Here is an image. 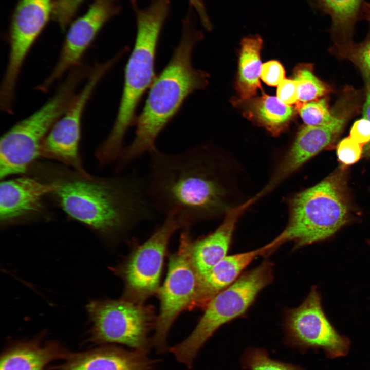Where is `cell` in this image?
<instances>
[{
	"mask_svg": "<svg viewBox=\"0 0 370 370\" xmlns=\"http://www.w3.org/2000/svg\"><path fill=\"white\" fill-rule=\"evenodd\" d=\"M361 19L370 22V3L364 2L362 9Z\"/></svg>",
	"mask_w": 370,
	"mask_h": 370,
	"instance_id": "obj_34",
	"label": "cell"
},
{
	"mask_svg": "<svg viewBox=\"0 0 370 370\" xmlns=\"http://www.w3.org/2000/svg\"><path fill=\"white\" fill-rule=\"evenodd\" d=\"M183 230L178 250L170 257L165 281L157 292L160 311L152 342L159 352L167 349L170 328L181 312L190 310L197 289L199 276L190 255V228Z\"/></svg>",
	"mask_w": 370,
	"mask_h": 370,
	"instance_id": "obj_10",
	"label": "cell"
},
{
	"mask_svg": "<svg viewBox=\"0 0 370 370\" xmlns=\"http://www.w3.org/2000/svg\"><path fill=\"white\" fill-rule=\"evenodd\" d=\"M279 246L273 239L256 249L225 256L207 273L199 277L196 295L190 309L205 308L214 296L235 282L255 258L271 253Z\"/></svg>",
	"mask_w": 370,
	"mask_h": 370,
	"instance_id": "obj_19",
	"label": "cell"
},
{
	"mask_svg": "<svg viewBox=\"0 0 370 370\" xmlns=\"http://www.w3.org/2000/svg\"><path fill=\"white\" fill-rule=\"evenodd\" d=\"M260 77L269 86H278L285 79L284 69L276 61H268L262 65Z\"/></svg>",
	"mask_w": 370,
	"mask_h": 370,
	"instance_id": "obj_29",
	"label": "cell"
},
{
	"mask_svg": "<svg viewBox=\"0 0 370 370\" xmlns=\"http://www.w3.org/2000/svg\"><path fill=\"white\" fill-rule=\"evenodd\" d=\"M191 4L193 6H196L198 5L200 2L201 0H189Z\"/></svg>",
	"mask_w": 370,
	"mask_h": 370,
	"instance_id": "obj_35",
	"label": "cell"
},
{
	"mask_svg": "<svg viewBox=\"0 0 370 370\" xmlns=\"http://www.w3.org/2000/svg\"><path fill=\"white\" fill-rule=\"evenodd\" d=\"M356 59L362 68L370 73V38L357 49Z\"/></svg>",
	"mask_w": 370,
	"mask_h": 370,
	"instance_id": "obj_32",
	"label": "cell"
},
{
	"mask_svg": "<svg viewBox=\"0 0 370 370\" xmlns=\"http://www.w3.org/2000/svg\"><path fill=\"white\" fill-rule=\"evenodd\" d=\"M344 123L343 118L335 117L327 124L306 125L301 128L271 179L257 194L258 197L271 191L306 161L331 143L342 129Z\"/></svg>",
	"mask_w": 370,
	"mask_h": 370,
	"instance_id": "obj_15",
	"label": "cell"
},
{
	"mask_svg": "<svg viewBox=\"0 0 370 370\" xmlns=\"http://www.w3.org/2000/svg\"><path fill=\"white\" fill-rule=\"evenodd\" d=\"M53 0H20L9 32V51L0 93L15 96L21 71L32 46L52 16Z\"/></svg>",
	"mask_w": 370,
	"mask_h": 370,
	"instance_id": "obj_13",
	"label": "cell"
},
{
	"mask_svg": "<svg viewBox=\"0 0 370 370\" xmlns=\"http://www.w3.org/2000/svg\"><path fill=\"white\" fill-rule=\"evenodd\" d=\"M69 352L57 342L41 338L17 342L2 354L0 370H44L50 362L65 359Z\"/></svg>",
	"mask_w": 370,
	"mask_h": 370,
	"instance_id": "obj_20",
	"label": "cell"
},
{
	"mask_svg": "<svg viewBox=\"0 0 370 370\" xmlns=\"http://www.w3.org/2000/svg\"><path fill=\"white\" fill-rule=\"evenodd\" d=\"M149 155L146 193L157 214L175 215L184 229L225 214L231 208L207 147L196 146L170 153L156 147Z\"/></svg>",
	"mask_w": 370,
	"mask_h": 370,
	"instance_id": "obj_1",
	"label": "cell"
},
{
	"mask_svg": "<svg viewBox=\"0 0 370 370\" xmlns=\"http://www.w3.org/2000/svg\"><path fill=\"white\" fill-rule=\"evenodd\" d=\"M273 278V264L265 260L214 296L205 308L193 331L169 349L176 360L191 368L206 342L225 324L244 315Z\"/></svg>",
	"mask_w": 370,
	"mask_h": 370,
	"instance_id": "obj_7",
	"label": "cell"
},
{
	"mask_svg": "<svg viewBox=\"0 0 370 370\" xmlns=\"http://www.w3.org/2000/svg\"><path fill=\"white\" fill-rule=\"evenodd\" d=\"M255 197L231 207L221 224L213 232L197 239L191 237L190 255L199 277L207 273L227 256L238 219L255 201Z\"/></svg>",
	"mask_w": 370,
	"mask_h": 370,
	"instance_id": "obj_18",
	"label": "cell"
},
{
	"mask_svg": "<svg viewBox=\"0 0 370 370\" xmlns=\"http://www.w3.org/2000/svg\"><path fill=\"white\" fill-rule=\"evenodd\" d=\"M244 114L248 119L278 135L287 126L293 114L292 106L278 97L264 95L247 102Z\"/></svg>",
	"mask_w": 370,
	"mask_h": 370,
	"instance_id": "obj_22",
	"label": "cell"
},
{
	"mask_svg": "<svg viewBox=\"0 0 370 370\" xmlns=\"http://www.w3.org/2000/svg\"><path fill=\"white\" fill-rule=\"evenodd\" d=\"M363 146L353 140L349 136L342 139L337 146L338 160L344 165L355 163L360 159L363 153Z\"/></svg>",
	"mask_w": 370,
	"mask_h": 370,
	"instance_id": "obj_28",
	"label": "cell"
},
{
	"mask_svg": "<svg viewBox=\"0 0 370 370\" xmlns=\"http://www.w3.org/2000/svg\"><path fill=\"white\" fill-rule=\"evenodd\" d=\"M297 107L301 117L307 125L327 124L335 118L328 110L324 99L299 104Z\"/></svg>",
	"mask_w": 370,
	"mask_h": 370,
	"instance_id": "obj_26",
	"label": "cell"
},
{
	"mask_svg": "<svg viewBox=\"0 0 370 370\" xmlns=\"http://www.w3.org/2000/svg\"><path fill=\"white\" fill-rule=\"evenodd\" d=\"M119 10L117 0H95L87 11L71 25L52 70L36 90L46 92L65 74L81 64L100 30Z\"/></svg>",
	"mask_w": 370,
	"mask_h": 370,
	"instance_id": "obj_14",
	"label": "cell"
},
{
	"mask_svg": "<svg viewBox=\"0 0 370 370\" xmlns=\"http://www.w3.org/2000/svg\"><path fill=\"white\" fill-rule=\"evenodd\" d=\"M284 328L287 343L303 350L321 349L333 359L345 356L350 349V340L336 330L324 312L316 286L300 305L287 310Z\"/></svg>",
	"mask_w": 370,
	"mask_h": 370,
	"instance_id": "obj_11",
	"label": "cell"
},
{
	"mask_svg": "<svg viewBox=\"0 0 370 370\" xmlns=\"http://www.w3.org/2000/svg\"><path fill=\"white\" fill-rule=\"evenodd\" d=\"M243 367L248 370H304L299 366L271 359L260 348L247 349L242 358Z\"/></svg>",
	"mask_w": 370,
	"mask_h": 370,
	"instance_id": "obj_25",
	"label": "cell"
},
{
	"mask_svg": "<svg viewBox=\"0 0 370 370\" xmlns=\"http://www.w3.org/2000/svg\"><path fill=\"white\" fill-rule=\"evenodd\" d=\"M52 180V193L70 217L103 236L116 238L157 214L146 195L145 178L132 174L94 177L74 171Z\"/></svg>",
	"mask_w": 370,
	"mask_h": 370,
	"instance_id": "obj_2",
	"label": "cell"
},
{
	"mask_svg": "<svg viewBox=\"0 0 370 370\" xmlns=\"http://www.w3.org/2000/svg\"><path fill=\"white\" fill-rule=\"evenodd\" d=\"M277 97L286 105L299 102L297 86L295 81L293 79H284L278 85Z\"/></svg>",
	"mask_w": 370,
	"mask_h": 370,
	"instance_id": "obj_30",
	"label": "cell"
},
{
	"mask_svg": "<svg viewBox=\"0 0 370 370\" xmlns=\"http://www.w3.org/2000/svg\"><path fill=\"white\" fill-rule=\"evenodd\" d=\"M131 4L137 25L135 44L125 67L122 93L114 123L97 149L100 157L107 161L116 160L121 155L126 134L135 124L138 104L155 79L157 47L171 0H151L145 8H139L135 0Z\"/></svg>",
	"mask_w": 370,
	"mask_h": 370,
	"instance_id": "obj_4",
	"label": "cell"
},
{
	"mask_svg": "<svg viewBox=\"0 0 370 370\" xmlns=\"http://www.w3.org/2000/svg\"><path fill=\"white\" fill-rule=\"evenodd\" d=\"M146 351L104 346L81 353H69L53 370H153L157 360Z\"/></svg>",
	"mask_w": 370,
	"mask_h": 370,
	"instance_id": "obj_17",
	"label": "cell"
},
{
	"mask_svg": "<svg viewBox=\"0 0 370 370\" xmlns=\"http://www.w3.org/2000/svg\"><path fill=\"white\" fill-rule=\"evenodd\" d=\"M202 33L194 27L191 12L183 21L180 41L165 68L151 85L144 106L135 125V134L125 146L117 161L120 172L144 154L156 147L160 134L180 110L187 98L204 88L207 75L196 69L192 63V53Z\"/></svg>",
	"mask_w": 370,
	"mask_h": 370,
	"instance_id": "obj_3",
	"label": "cell"
},
{
	"mask_svg": "<svg viewBox=\"0 0 370 370\" xmlns=\"http://www.w3.org/2000/svg\"><path fill=\"white\" fill-rule=\"evenodd\" d=\"M87 67L71 69L54 95L32 114L7 131L0 142V177L25 172L40 156L49 131L74 99L78 86L87 78Z\"/></svg>",
	"mask_w": 370,
	"mask_h": 370,
	"instance_id": "obj_6",
	"label": "cell"
},
{
	"mask_svg": "<svg viewBox=\"0 0 370 370\" xmlns=\"http://www.w3.org/2000/svg\"><path fill=\"white\" fill-rule=\"evenodd\" d=\"M350 206L346 176L341 168L317 184L293 195L287 225L275 238L293 249L327 239L349 220Z\"/></svg>",
	"mask_w": 370,
	"mask_h": 370,
	"instance_id": "obj_5",
	"label": "cell"
},
{
	"mask_svg": "<svg viewBox=\"0 0 370 370\" xmlns=\"http://www.w3.org/2000/svg\"><path fill=\"white\" fill-rule=\"evenodd\" d=\"M164 218L163 223L144 242L136 245L122 263L111 268L123 281L122 298L144 304L150 297L157 294L169 241L176 231L183 229L176 215L169 214Z\"/></svg>",
	"mask_w": 370,
	"mask_h": 370,
	"instance_id": "obj_9",
	"label": "cell"
},
{
	"mask_svg": "<svg viewBox=\"0 0 370 370\" xmlns=\"http://www.w3.org/2000/svg\"><path fill=\"white\" fill-rule=\"evenodd\" d=\"M363 115L364 118L370 122V89L367 92L366 101L363 106ZM363 155L370 158V142L364 147Z\"/></svg>",
	"mask_w": 370,
	"mask_h": 370,
	"instance_id": "obj_33",
	"label": "cell"
},
{
	"mask_svg": "<svg viewBox=\"0 0 370 370\" xmlns=\"http://www.w3.org/2000/svg\"><path fill=\"white\" fill-rule=\"evenodd\" d=\"M263 40L258 35L243 39L238 63L236 89L240 101L253 97L261 87L259 77L262 67L260 51Z\"/></svg>",
	"mask_w": 370,
	"mask_h": 370,
	"instance_id": "obj_21",
	"label": "cell"
},
{
	"mask_svg": "<svg viewBox=\"0 0 370 370\" xmlns=\"http://www.w3.org/2000/svg\"><path fill=\"white\" fill-rule=\"evenodd\" d=\"M367 243H368V244H369V246H370V239H369V240L367 241Z\"/></svg>",
	"mask_w": 370,
	"mask_h": 370,
	"instance_id": "obj_36",
	"label": "cell"
},
{
	"mask_svg": "<svg viewBox=\"0 0 370 370\" xmlns=\"http://www.w3.org/2000/svg\"><path fill=\"white\" fill-rule=\"evenodd\" d=\"M86 309L91 323L90 342L121 344L148 351L152 344L149 334L157 319L153 306L121 298L91 301Z\"/></svg>",
	"mask_w": 370,
	"mask_h": 370,
	"instance_id": "obj_8",
	"label": "cell"
},
{
	"mask_svg": "<svg viewBox=\"0 0 370 370\" xmlns=\"http://www.w3.org/2000/svg\"><path fill=\"white\" fill-rule=\"evenodd\" d=\"M349 137L363 145L370 142V122L365 118L356 121L353 125Z\"/></svg>",
	"mask_w": 370,
	"mask_h": 370,
	"instance_id": "obj_31",
	"label": "cell"
},
{
	"mask_svg": "<svg viewBox=\"0 0 370 370\" xmlns=\"http://www.w3.org/2000/svg\"><path fill=\"white\" fill-rule=\"evenodd\" d=\"M83 0H53L52 17L64 30Z\"/></svg>",
	"mask_w": 370,
	"mask_h": 370,
	"instance_id": "obj_27",
	"label": "cell"
},
{
	"mask_svg": "<svg viewBox=\"0 0 370 370\" xmlns=\"http://www.w3.org/2000/svg\"><path fill=\"white\" fill-rule=\"evenodd\" d=\"M55 182H45L30 177L2 181L0 187V220L8 225L38 214L43 208V199L57 188Z\"/></svg>",
	"mask_w": 370,
	"mask_h": 370,
	"instance_id": "obj_16",
	"label": "cell"
},
{
	"mask_svg": "<svg viewBox=\"0 0 370 370\" xmlns=\"http://www.w3.org/2000/svg\"><path fill=\"white\" fill-rule=\"evenodd\" d=\"M115 63L114 59H110L91 67L82 88L44 139L40 156L59 161L81 174H88L79 155L83 115L97 86Z\"/></svg>",
	"mask_w": 370,
	"mask_h": 370,
	"instance_id": "obj_12",
	"label": "cell"
},
{
	"mask_svg": "<svg viewBox=\"0 0 370 370\" xmlns=\"http://www.w3.org/2000/svg\"><path fill=\"white\" fill-rule=\"evenodd\" d=\"M293 80L297 84L299 102L313 101L321 97L326 91L323 83L306 67L297 68Z\"/></svg>",
	"mask_w": 370,
	"mask_h": 370,
	"instance_id": "obj_24",
	"label": "cell"
},
{
	"mask_svg": "<svg viewBox=\"0 0 370 370\" xmlns=\"http://www.w3.org/2000/svg\"><path fill=\"white\" fill-rule=\"evenodd\" d=\"M317 7L331 19V30L337 36L347 37L361 20L364 0H316Z\"/></svg>",
	"mask_w": 370,
	"mask_h": 370,
	"instance_id": "obj_23",
	"label": "cell"
}]
</instances>
